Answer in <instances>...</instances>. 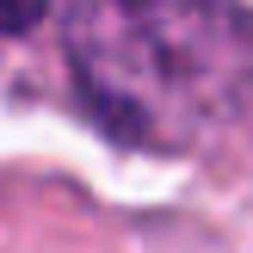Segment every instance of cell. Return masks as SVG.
<instances>
[{
    "label": "cell",
    "instance_id": "2",
    "mask_svg": "<svg viewBox=\"0 0 253 253\" xmlns=\"http://www.w3.org/2000/svg\"><path fill=\"white\" fill-rule=\"evenodd\" d=\"M49 0H0V31H31Z\"/></svg>",
    "mask_w": 253,
    "mask_h": 253
},
{
    "label": "cell",
    "instance_id": "1",
    "mask_svg": "<svg viewBox=\"0 0 253 253\" xmlns=\"http://www.w3.org/2000/svg\"><path fill=\"white\" fill-rule=\"evenodd\" d=\"M81 68L118 105L155 93H204L247 68V25L229 0H74Z\"/></svg>",
    "mask_w": 253,
    "mask_h": 253
}]
</instances>
